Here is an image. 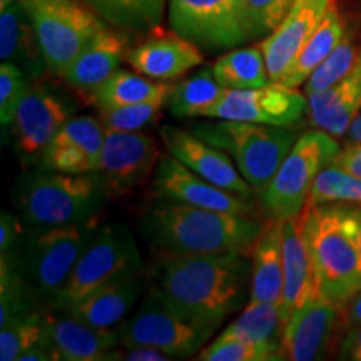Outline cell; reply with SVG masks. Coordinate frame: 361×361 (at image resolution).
<instances>
[{"label":"cell","instance_id":"ac0fdd59","mask_svg":"<svg viewBox=\"0 0 361 361\" xmlns=\"http://www.w3.org/2000/svg\"><path fill=\"white\" fill-rule=\"evenodd\" d=\"M106 137V126L96 117H72L49 144L42 157L45 169L57 173H96Z\"/></svg>","mask_w":361,"mask_h":361},{"label":"cell","instance_id":"7a4b0ae2","mask_svg":"<svg viewBox=\"0 0 361 361\" xmlns=\"http://www.w3.org/2000/svg\"><path fill=\"white\" fill-rule=\"evenodd\" d=\"M261 228L246 214L223 213L180 202L156 204L142 216L141 233L162 255H207L252 247Z\"/></svg>","mask_w":361,"mask_h":361},{"label":"cell","instance_id":"277c9868","mask_svg":"<svg viewBox=\"0 0 361 361\" xmlns=\"http://www.w3.org/2000/svg\"><path fill=\"white\" fill-rule=\"evenodd\" d=\"M106 197L96 173L69 174L45 168L24 176L17 191L24 219L39 229L89 223Z\"/></svg>","mask_w":361,"mask_h":361},{"label":"cell","instance_id":"e0dca14e","mask_svg":"<svg viewBox=\"0 0 361 361\" xmlns=\"http://www.w3.org/2000/svg\"><path fill=\"white\" fill-rule=\"evenodd\" d=\"M340 318V306L322 293L314 295L284 324L283 350L286 360L313 361L323 358Z\"/></svg>","mask_w":361,"mask_h":361},{"label":"cell","instance_id":"8fae6325","mask_svg":"<svg viewBox=\"0 0 361 361\" xmlns=\"http://www.w3.org/2000/svg\"><path fill=\"white\" fill-rule=\"evenodd\" d=\"M168 12L174 32L207 51L251 40L243 0H168Z\"/></svg>","mask_w":361,"mask_h":361},{"label":"cell","instance_id":"ab89813d","mask_svg":"<svg viewBox=\"0 0 361 361\" xmlns=\"http://www.w3.org/2000/svg\"><path fill=\"white\" fill-rule=\"evenodd\" d=\"M296 0H243L251 39L268 37L284 20Z\"/></svg>","mask_w":361,"mask_h":361},{"label":"cell","instance_id":"7dc6e473","mask_svg":"<svg viewBox=\"0 0 361 361\" xmlns=\"http://www.w3.org/2000/svg\"><path fill=\"white\" fill-rule=\"evenodd\" d=\"M346 144H358L361 142V112L355 117V121L351 123L348 133L345 134Z\"/></svg>","mask_w":361,"mask_h":361},{"label":"cell","instance_id":"4dcf8cb0","mask_svg":"<svg viewBox=\"0 0 361 361\" xmlns=\"http://www.w3.org/2000/svg\"><path fill=\"white\" fill-rule=\"evenodd\" d=\"M283 316L279 303H247L238 319L221 335L241 338L258 345L283 348ZM284 351V350H283Z\"/></svg>","mask_w":361,"mask_h":361},{"label":"cell","instance_id":"d6a6232c","mask_svg":"<svg viewBox=\"0 0 361 361\" xmlns=\"http://www.w3.org/2000/svg\"><path fill=\"white\" fill-rule=\"evenodd\" d=\"M101 19L124 30H154L161 25L166 0H87Z\"/></svg>","mask_w":361,"mask_h":361},{"label":"cell","instance_id":"603a6c76","mask_svg":"<svg viewBox=\"0 0 361 361\" xmlns=\"http://www.w3.org/2000/svg\"><path fill=\"white\" fill-rule=\"evenodd\" d=\"M310 121L316 129L333 137L348 133L351 123L361 112V51L353 69L331 87L308 96Z\"/></svg>","mask_w":361,"mask_h":361},{"label":"cell","instance_id":"3957f363","mask_svg":"<svg viewBox=\"0 0 361 361\" xmlns=\"http://www.w3.org/2000/svg\"><path fill=\"white\" fill-rule=\"evenodd\" d=\"M360 206L323 202L306 207L301 233L318 291L341 306L361 290Z\"/></svg>","mask_w":361,"mask_h":361},{"label":"cell","instance_id":"c3c4849f","mask_svg":"<svg viewBox=\"0 0 361 361\" xmlns=\"http://www.w3.org/2000/svg\"><path fill=\"white\" fill-rule=\"evenodd\" d=\"M13 2H17V0H0V11H4V8H7L8 6H12Z\"/></svg>","mask_w":361,"mask_h":361},{"label":"cell","instance_id":"1f68e13d","mask_svg":"<svg viewBox=\"0 0 361 361\" xmlns=\"http://www.w3.org/2000/svg\"><path fill=\"white\" fill-rule=\"evenodd\" d=\"M226 87L214 78L213 67H204L197 74L174 85L169 96V112L176 119L201 117V112L221 99Z\"/></svg>","mask_w":361,"mask_h":361},{"label":"cell","instance_id":"4316f807","mask_svg":"<svg viewBox=\"0 0 361 361\" xmlns=\"http://www.w3.org/2000/svg\"><path fill=\"white\" fill-rule=\"evenodd\" d=\"M141 284L137 273H128L104 284L78 305L67 310V313L78 316L82 322L97 328H114L126 318L139 298Z\"/></svg>","mask_w":361,"mask_h":361},{"label":"cell","instance_id":"30bf717a","mask_svg":"<svg viewBox=\"0 0 361 361\" xmlns=\"http://www.w3.org/2000/svg\"><path fill=\"white\" fill-rule=\"evenodd\" d=\"M94 233L89 221L40 229L25 243L24 274L40 295L56 300Z\"/></svg>","mask_w":361,"mask_h":361},{"label":"cell","instance_id":"b9f144b4","mask_svg":"<svg viewBox=\"0 0 361 361\" xmlns=\"http://www.w3.org/2000/svg\"><path fill=\"white\" fill-rule=\"evenodd\" d=\"M109 360H126V361H169L174 360L173 355L152 348V346H124L123 351L114 350Z\"/></svg>","mask_w":361,"mask_h":361},{"label":"cell","instance_id":"e575fe53","mask_svg":"<svg viewBox=\"0 0 361 361\" xmlns=\"http://www.w3.org/2000/svg\"><path fill=\"white\" fill-rule=\"evenodd\" d=\"M323 202H348L361 206V178L350 174L336 166L324 168L311 188L306 207H313Z\"/></svg>","mask_w":361,"mask_h":361},{"label":"cell","instance_id":"f6af8a7d","mask_svg":"<svg viewBox=\"0 0 361 361\" xmlns=\"http://www.w3.org/2000/svg\"><path fill=\"white\" fill-rule=\"evenodd\" d=\"M340 358L361 361V326L350 328L340 345Z\"/></svg>","mask_w":361,"mask_h":361},{"label":"cell","instance_id":"8d00e7d4","mask_svg":"<svg viewBox=\"0 0 361 361\" xmlns=\"http://www.w3.org/2000/svg\"><path fill=\"white\" fill-rule=\"evenodd\" d=\"M197 358L202 361H279L286 360L283 348L258 345L241 338L223 336L201 351Z\"/></svg>","mask_w":361,"mask_h":361},{"label":"cell","instance_id":"7c38bea8","mask_svg":"<svg viewBox=\"0 0 361 361\" xmlns=\"http://www.w3.org/2000/svg\"><path fill=\"white\" fill-rule=\"evenodd\" d=\"M308 111V96L296 87L269 82L258 89H226L218 102L201 112V117L296 128Z\"/></svg>","mask_w":361,"mask_h":361},{"label":"cell","instance_id":"f35d334b","mask_svg":"<svg viewBox=\"0 0 361 361\" xmlns=\"http://www.w3.org/2000/svg\"><path fill=\"white\" fill-rule=\"evenodd\" d=\"M169 102V96H161L151 101H144L129 106L111 107L102 111V124L106 128L119 130H141L154 123L161 116L162 107Z\"/></svg>","mask_w":361,"mask_h":361},{"label":"cell","instance_id":"83f0119b","mask_svg":"<svg viewBox=\"0 0 361 361\" xmlns=\"http://www.w3.org/2000/svg\"><path fill=\"white\" fill-rule=\"evenodd\" d=\"M346 29H348V25L345 24V19H343L335 0H333L326 13H324L323 20L319 22L318 29L298 52L295 61L284 72L279 84L288 85V87H300L301 84H305L316 71V67L322 64L324 59L333 52V49L340 44Z\"/></svg>","mask_w":361,"mask_h":361},{"label":"cell","instance_id":"5bb4252c","mask_svg":"<svg viewBox=\"0 0 361 361\" xmlns=\"http://www.w3.org/2000/svg\"><path fill=\"white\" fill-rule=\"evenodd\" d=\"M71 106L66 99L44 87L27 89L13 119L17 152L27 162H42L49 144L71 119Z\"/></svg>","mask_w":361,"mask_h":361},{"label":"cell","instance_id":"6da1fadb","mask_svg":"<svg viewBox=\"0 0 361 361\" xmlns=\"http://www.w3.org/2000/svg\"><path fill=\"white\" fill-rule=\"evenodd\" d=\"M157 290L189 323L216 329L250 300L251 261L245 251L164 255Z\"/></svg>","mask_w":361,"mask_h":361},{"label":"cell","instance_id":"60d3db41","mask_svg":"<svg viewBox=\"0 0 361 361\" xmlns=\"http://www.w3.org/2000/svg\"><path fill=\"white\" fill-rule=\"evenodd\" d=\"M27 89H29V84H27L25 72L12 62H2L0 66V121H2V126L13 123Z\"/></svg>","mask_w":361,"mask_h":361},{"label":"cell","instance_id":"9c48e42d","mask_svg":"<svg viewBox=\"0 0 361 361\" xmlns=\"http://www.w3.org/2000/svg\"><path fill=\"white\" fill-rule=\"evenodd\" d=\"M121 345L152 346L174 358L191 356L201 350L214 329L189 323L171 308L157 288H152L135 313L121 323Z\"/></svg>","mask_w":361,"mask_h":361},{"label":"cell","instance_id":"2e32d148","mask_svg":"<svg viewBox=\"0 0 361 361\" xmlns=\"http://www.w3.org/2000/svg\"><path fill=\"white\" fill-rule=\"evenodd\" d=\"M161 137L171 154L197 176L226 191L250 197L252 188L239 169L234 168L233 161L223 149L202 141L189 129H179L174 126L162 128Z\"/></svg>","mask_w":361,"mask_h":361},{"label":"cell","instance_id":"cb8c5ba5","mask_svg":"<svg viewBox=\"0 0 361 361\" xmlns=\"http://www.w3.org/2000/svg\"><path fill=\"white\" fill-rule=\"evenodd\" d=\"M284 263L281 219H273L261 228L252 245L250 303H279L283 298Z\"/></svg>","mask_w":361,"mask_h":361},{"label":"cell","instance_id":"44dd1931","mask_svg":"<svg viewBox=\"0 0 361 361\" xmlns=\"http://www.w3.org/2000/svg\"><path fill=\"white\" fill-rule=\"evenodd\" d=\"M201 47L178 32H154L128 52V62L134 71L154 80H171L202 64Z\"/></svg>","mask_w":361,"mask_h":361},{"label":"cell","instance_id":"74e56055","mask_svg":"<svg viewBox=\"0 0 361 361\" xmlns=\"http://www.w3.org/2000/svg\"><path fill=\"white\" fill-rule=\"evenodd\" d=\"M30 310L24 278L13 264L11 252H6L0 263V326Z\"/></svg>","mask_w":361,"mask_h":361},{"label":"cell","instance_id":"7402d4cb","mask_svg":"<svg viewBox=\"0 0 361 361\" xmlns=\"http://www.w3.org/2000/svg\"><path fill=\"white\" fill-rule=\"evenodd\" d=\"M281 233L284 263L281 316L283 323L286 324L288 319L319 291L301 233V221H298V218L281 219Z\"/></svg>","mask_w":361,"mask_h":361},{"label":"cell","instance_id":"ba28073f","mask_svg":"<svg viewBox=\"0 0 361 361\" xmlns=\"http://www.w3.org/2000/svg\"><path fill=\"white\" fill-rule=\"evenodd\" d=\"M139 269L141 255L133 234L123 226H104L90 238L54 306L59 311L71 310L104 284Z\"/></svg>","mask_w":361,"mask_h":361},{"label":"cell","instance_id":"f1b7e54d","mask_svg":"<svg viewBox=\"0 0 361 361\" xmlns=\"http://www.w3.org/2000/svg\"><path fill=\"white\" fill-rule=\"evenodd\" d=\"M173 85L157 82L142 74L117 69L109 79L92 90L94 101L101 109L129 106L161 96H171Z\"/></svg>","mask_w":361,"mask_h":361},{"label":"cell","instance_id":"681fc988","mask_svg":"<svg viewBox=\"0 0 361 361\" xmlns=\"http://www.w3.org/2000/svg\"><path fill=\"white\" fill-rule=\"evenodd\" d=\"M358 216H360V258H361V206H360Z\"/></svg>","mask_w":361,"mask_h":361},{"label":"cell","instance_id":"7bdbcfd3","mask_svg":"<svg viewBox=\"0 0 361 361\" xmlns=\"http://www.w3.org/2000/svg\"><path fill=\"white\" fill-rule=\"evenodd\" d=\"M20 234L22 229L16 216L2 213V216H0V251H2V255L11 252L16 247L20 239Z\"/></svg>","mask_w":361,"mask_h":361},{"label":"cell","instance_id":"4fadbf2b","mask_svg":"<svg viewBox=\"0 0 361 361\" xmlns=\"http://www.w3.org/2000/svg\"><path fill=\"white\" fill-rule=\"evenodd\" d=\"M157 146L141 130L106 128V137L96 174L107 196H124L142 186L157 168Z\"/></svg>","mask_w":361,"mask_h":361},{"label":"cell","instance_id":"9a60e30c","mask_svg":"<svg viewBox=\"0 0 361 361\" xmlns=\"http://www.w3.org/2000/svg\"><path fill=\"white\" fill-rule=\"evenodd\" d=\"M154 191L166 201L204 207V209L246 216L252 211L251 202H247L246 197L226 191L201 178L173 154L162 157L157 164Z\"/></svg>","mask_w":361,"mask_h":361},{"label":"cell","instance_id":"d6986e66","mask_svg":"<svg viewBox=\"0 0 361 361\" xmlns=\"http://www.w3.org/2000/svg\"><path fill=\"white\" fill-rule=\"evenodd\" d=\"M61 313L44 314V341L59 360L106 361L121 345L117 329L92 326L67 311Z\"/></svg>","mask_w":361,"mask_h":361},{"label":"cell","instance_id":"f546056e","mask_svg":"<svg viewBox=\"0 0 361 361\" xmlns=\"http://www.w3.org/2000/svg\"><path fill=\"white\" fill-rule=\"evenodd\" d=\"M213 72L226 89H258L271 82L261 45L231 49L214 62Z\"/></svg>","mask_w":361,"mask_h":361},{"label":"cell","instance_id":"d4e9b609","mask_svg":"<svg viewBox=\"0 0 361 361\" xmlns=\"http://www.w3.org/2000/svg\"><path fill=\"white\" fill-rule=\"evenodd\" d=\"M0 57L12 62L29 78H39L49 69L37 34L22 0L0 11Z\"/></svg>","mask_w":361,"mask_h":361},{"label":"cell","instance_id":"ee69618b","mask_svg":"<svg viewBox=\"0 0 361 361\" xmlns=\"http://www.w3.org/2000/svg\"><path fill=\"white\" fill-rule=\"evenodd\" d=\"M331 164L361 178V142L346 144V147L338 152Z\"/></svg>","mask_w":361,"mask_h":361},{"label":"cell","instance_id":"52a82bcc","mask_svg":"<svg viewBox=\"0 0 361 361\" xmlns=\"http://www.w3.org/2000/svg\"><path fill=\"white\" fill-rule=\"evenodd\" d=\"M32 20L45 64L64 75L67 67L104 29L90 6L79 0H22Z\"/></svg>","mask_w":361,"mask_h":361},{"label":"cell","instance_id":"d590c367","mask_svg":"<svg viewBox=\"0 0 361 361\" xmlns=\"http://www.w3.org/2000/svg\"><path fill=\"white\" fill-rule=\"evenodd\" d=\"M0 360L16 361L44 338V314L25 311L0 326Z\"/></svg>","mask_w":361,"mask_h":361},{"label":"cell","instance_id":"836d02e7","mask_svg":"<svg viewBox=\"0 0 361 361\" xmlns=\"http://www.w3.org/2000/svg\"><path fill=\"white\" fill-rule=\"evenodd\" d=\"M361 44L353 30L346 29L345 35L340 40V44L333 49V52L324 59V61L316 67V71L310 75V79L305 82V94L322 92V90L331 87L338 80L345 78L348 72L353 69L356 59L360 56Z\"/></svg>","mask_w":361,"mask_h":361},{"label":"cell","instance_id":"8992f818","mask_svg":"<svg viewBox=\"0 0 361 361\" xmlns=\"http://www.w3.org/2000/svg\"><path fill=\"white\" fill-rule=\"evenodd\" d=\"M340 151V144L326 130L311 129L300 134L276 174L261 191L266 214L273 219L298 218L306 207L314 179Z\"/></svg>","mask_w":361,"mask_h":361},{"label":"cell","instance_id":"484cf974","mask_svg":"<svg viewBox=\"0 0 361 361\" xmlns=\"http://www.w3.org/2000/svg\"><path fill=\"white\" fill-rule=\"evenodd\" d=\"M126 57V40L104 27L72 61L62 78L75 89L94 90L119 69Z\"/></svg>","mask_w":361,"mask_h":361},{"label":"cell","instance_id":"ffe728a7","mask_svg":"<svg viewBox=\"0 0 361 361\" xmlns=\"http://www.w3.org/2000/svg\"><path fill=\"white\" fill-rule=\"evenodd\" d=\"M333 0H296L290 13L263 39L266 67L271 82H279L301 47L318 29Z\"/></svg>","mask_w":361,"mask_h":361},{"label":"cell","instance_id":"5b68a950","mask_svg":"<svg viewBox=\"0 0 361 361\" xmlns=\"http://www.w3.org/2000/svg\"><path fill=\"white\" fill-rule=\"evenodd\" d=\"M188 128L202 141L229 152L239 173L256 191H264L300 137L295 128L228 119L194 123Z\"/></svg>","mask_w":361,"mask_h":361},{"label":"cell","instance_id":"bcb514c9","mask_svg":"<svg viewBox=\"0 0 361 361\" xmlns=\"http://www.w3.org/2000/svg\"><path fill=\"white\" fill-rule=\"evenodd\" d=\"M341 318L348 329L361 326V290L341 306Z\"/></svg>","mask_w":361,"mask_h":361}]
</instances>
